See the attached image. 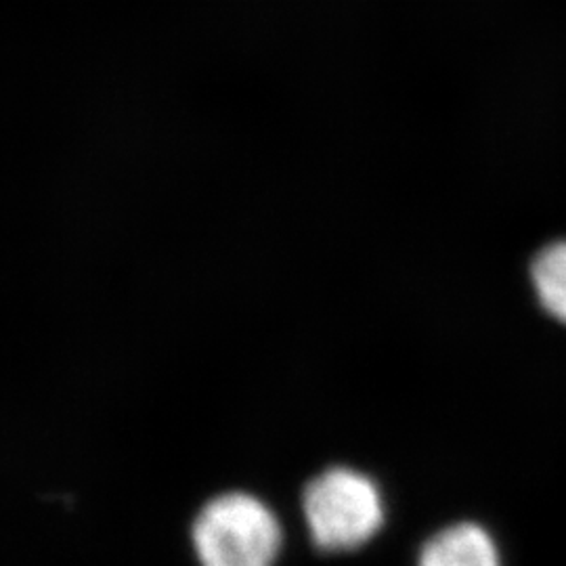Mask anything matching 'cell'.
I'll return each instance as SVG.
<instances>
[{"instance_id": "obj_1", "label": "cell", "mask_w": 566, "mask_h": 566, "mask_svg": "<svg viewBox=\"0 0 566 566\" xmlns=\"http://www.w3.org/2000/svg\"><path fill=\"white\" fill-rule=\"evenodd\" d=\"M303 512L313 546L327 554L365 546L385 525L380 489L346 465H332L306 483Z\"/></svg>"}, {"instance_id": "obj_2", "label": "cell", "mask_w": 566, "mask_h": 566, "mask_svg": "<svg viewBox=\"0 0 566 566\" xmlns=\"http://www.w3.org/2000/svg\"><path fill=\"white\" fill-rule=\"evenodd\" d=\"M191 542L202 566H273L282 526L259 497L229 491L203 504Z\"/></svg>"}, {"instance_id": "obj_3", "label": "cell", "mask_w": 566, "mask_h": 566, "mask_svg": "<svg viewBox=\"0 0 566 566\" xmlns=\"http://www.w3.org/2000/svg\"><path fill=\"white\" fill-rule=\"evenodd\" d=\"M418 566H502L500 552L483 526L460 523L426 542Z\"/></svg>"}, {"instance_id": "obj_4", "label": "cell", "mask_w": 566, "mask_h": 566, "mask_svg": "<svg viewBox=\"0 0 566 566\" xmlns=\"http://www.w3.org/2000/svg\"><path fill=\"white\" fill-rule=\"evenodd\" d=\"M531 277L542 306L566 324V242L544 248L533 261Z\"/></svg>"}]
</instances>
